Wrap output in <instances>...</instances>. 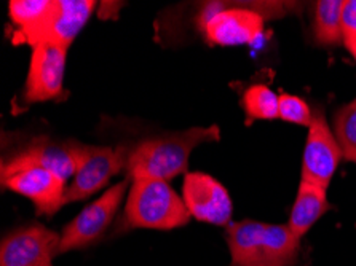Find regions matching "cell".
Masks as SVG:
<instances>
[{"label": "cell", "instance_id": "5b68a950", "mask_svg": "<svg viewBox=\"0 0 356 266\" xmlns=\"http://www.w3.org/2000/svg\"><path fill=\"white\" fill-rule=\"evenodd\" d=\"M128 188V178L112 185L93 203L86 206L72 222L64 226L59 238L56 255L82 249L98 241L114 220Z\"/></svg>", "mask_w": 356, "mask_h": 266}, {"label": "cell", "instance_id": "d6986e66", "mask_svg": "<svg viewBox=\"0 0 356 266\" xmlns=\"http://www.w3.org/2000/svg\"><path fill=\"white\" fill-rule=\"evenodd\" d=\"M278 118L283 122L310 128L314 122V113L304 99L284 93L278 96Z\"/></svg>", "mask_w": 356, "mask_h": 266}, {"label": "cell", "instance_id": "7a4b0ae2", "mask_svg": "<svg viewBox=\"0 0 356 266\" xmlns=\"http://www.w3.org/2000/svg\"><path fill=\"white\" fill-rule=\"evenodd\" d=\"M225 238L232 266H293L298 262L300 240L288 225L232 222Z\"/></svg>", "mask_w": 356, "mask_h": 266}, {"label": "cell", "instance_id": "277c9868", "mask_svg": "<svg viewBox=\"0 0 356 266\" xmlns=\"http://www.w3.org/2000/svg\"><path fill=\"white\" fill-rule=\"evenodd\" d=\"M2 187L28 198L42 215H53L66 204V182L47 167L18 153L2 163Z\"/></svg>", "mask_w": 356, "mask_h": 266}, {"label": "cell", "instance_id": "30bf717a", "mask_svg": "<svg viewBox=\"0 0 356 266\" xmlns=\"http://www.w3.org/2000/svg\"><path fill=\"white\" fill-rule=\"evenodd\" d=\"M59 238L40 224L13 230L0 244V266H45L56 257Z\"/></svg>", "mask_w": 356, "mask_h": 266}, {"label": "cell", "instance_id": "44dd1931", "mask_svg": "<svg viewBox=\"0 0 356 266\" xmlns=\"http://www.w3.org/2000/svg\"><path fill=\"white\" fill-rule=\"evenodd\" d=\"M350 53H352V56L355 58V61H356V48H353V50H350Z\"/></svg>", "mask_w": 356, "mask_h": 266}, {"label": "cell", "instance_id": "8992f818", "mask_svg": "<svg viewBox=\"0 0 356 266\" xmlns=\"http://www.w3.org/2000/svg\"><path fill=\"white\" fill-rule=\"evenodd\" d=\"M209 45H250L264 32V15L248 7H220L211 3L198 18Z\"/></svg>", "mask_w": 356, "mask_h": 266}, {"label": "cell", "instance_id": "8fae6325", "mask_svg": "<svg viewBox=\"0 0 356 266\" xmlns=\"http://www.w3.org/2000/svg\"><path fill=\"white\" fill-rule=\"evenodd\" d=\"M67 50L55 43H40L32 48L24 97L28 102L58 99L64 93V70Z\"/></svg>", "mask_w": 356, "mask_h": 266}, {"label": "cell", "instance_id": "4fadbf2b", "mask_svg": "<svg viewBox=\"0 0 356 266\" xmlns=\"http://www.w3.org/2000/svg\"><path fill=\"white\" fill-rule=\"evenodd\" d=\"M82 145L77 140H53L48 138H35L18 151L19 156L40 165L64 182L75 176L79 166Z\"/></svg>", "mask_w": 356, "mask_h": 266}, {"label": "cell", "instance_id": "7402d4cb", "mask_svg": "<svg viewBox=\"0 0 356 266\" xmlns=\"http://www.w3.org/2000/svg\"><path fill=\"white\" fill-rule=\"evenodd\" d=\"M45 266H53V265H51V262H50V263H47Z\"/></svg>", "mask_w": 356, "mask_h": 266}, {"label": "cell", "instance_id": "9c48e42d", "mask_svg": "<svg viewBox=\"0 0 356 266\" xmlns=\"http://www.w3.org/2000/svg\"><path fill=\"white\" fill-rule=\"evenodd\" d=\"M182 199L191 217L204 224L229 226L232 224L230 194L218 178L204 172H187L182 187Z\"/></svg>", "mask_w": 356, "mask_h": 266}, {"label": "cell", "instance_id": "e0dca14e", "mask_svg": "<svg viewBox=\"0 0 356 266\" xmlns=\"http://www.w3.org/2000/svg\"><path fill=\"white\" fill-rule=\"evenodd\" d=\"M246 115L254 120H277L278 96L266 85H252L243 94Z\"/></svg>", "mask_w": 356, "mask_h": 266}, {"label": "cell", "instance_id": "3957f363", "mask_svg": "<svg viewBox=\"0 0 356 266\" xmlns=\"http://www.w3.org/2000/svg\"><path fill=\"white\" fill-rule=\"evenodd\" d=\"M191 220L187 206L168 182L139 178L129 188L123 226L150 228V230H175Z\"/></svg>", "mask_w": 356, "mask_h": 266}, {"label": "cell", "instance_id": "ffe728a7", "mask_svg": "<svg viewBox=\"0 0 356 266\" xmlns=\"http://www.w3.org/2000/svg\"><path fill=\"white\" fill-rule=\"evenodd\" d=\"M343 45L347 50L356 48V0H345L342 12Z\"/></svg>", "mask_w": 356, "mask_h": 266}, {"label": "cell", "instance_id": "52a82bcc", "mask_svg": "<svg viewBox=\"0 0 356 266\" xmlns=\"http://www.w3.org/2000/svg\"><path fill=\"white\" fill-rule=\"evenodd\" d=\"M129 149L125 145L98 147L82 145L77 172L67 187L64 201L72 203L91 197L104 188L115 174L127 167Z\"/></svg>", "mask_w": 356, "mask_h": 266}, {"label": "cell", "instance_id": "ac0fdd59", "mask_svg": "<svg viewBox=\"0 0 356 266\" xmlns=\"http://www.w3.org/2000/svg\"><path fill=\"white\" fill-rule=\"evenodd\" d=\"M334 135L347 161L356 163V97L334 117Z\"/></svg>", "mask_w": 356, "mask_h": 266}, {"label": "cell", "instance_id": "9a60e30c", "mask_svg": "<svg viewBox=\"0 0 356 266\" xmlns=\"http://www.w3.org/2000/svg\"><path fill=\"white\" fill-rule=\"evenodd\" d=\"M55 0H12L8 3V13L18 27L15 43H26L35 35V32L45 24L51 15Z\"/></svg>", "mask_w": 356, "mask_h": 266}, {"label": "cell", "instance_id": "ba28073f", "mask_svg": "<svg viewBox=\"0 0 356 266\" xmlns=\"http://www.w3.org/2000/svg\"><path fill=\"white\" fill-rule=\"evenodd\" d=\"M342 158L341 145L329 129L325 115L321 112L314 113L302 156V181L327 190Z\"/></svg>", "mask_w": 356, "mask_h": 266}, {"label": "cell", "instance_id": "7c38bea8", "mask_svg": "<svg viewBox=\"0 0 356 266\" xmlns=\"http://www.w3.org/2000/svg\"><path fill=\"white\" fill-rule=\"evenodd\" d=\"M95 7L96 2L93 0H55L51 15L28 45L34 48L40 43H55L69 48L83 26L88 23Z\"/></svg>", "mask_w": 356, "mask_h": 266}, {"label": "cell", "instance_id": "6da1fadb", "mask_svg": "<svg viewBox=\"0 0 356 266\" xmlns=\"http://www.w3.org/2000/svg\"><path fill=\"white\" fill-rule=\"evenodd\" d=\"M219 139L218 124L144 139L129 149L125 171L131 181L152 178L168 182L181 174H187L188 158L193 149L202 144L218 142Z\"/></svg>", "mask_w": 356, "mask_h": 266}, {"label": "cell", "instance_id": "5bb4252c", "mask_svg": "<svg viewBox=\"0 0 356 266\" xmlns=\"http://www.w3.org/2000/svg\"><path fill=\"white\" fill-rule=\"evenodd\" d=\"M329 208L331 206H329L325 188L300 181L298 197L291 209L288 226L299 240H302L310 231V228L327 213Z\"/></svg>", "mask_w": 356, "mask_h": 266}, {"label": "cell", "instance_id": "2e32d148", "mask_svg": "<svg viewBox=\"0 0 356 266\" xmlns=\"http://www.w3.org/2000/svg\"><path fill=\"white\" fill-rule=\"evenodd\" d=\"M343 3L345 0H320L315 3L314 32L320 45L334 47L343 43Z\"/></svg>", "mask_w": 356, "mask_h": 266}]
</instances>
